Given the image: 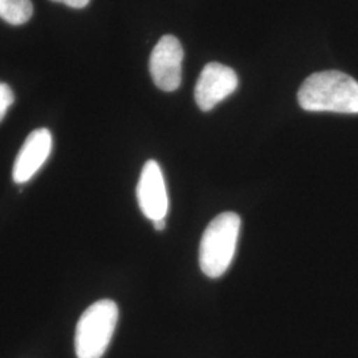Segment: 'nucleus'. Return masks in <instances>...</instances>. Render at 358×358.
Masks as SVG:
<instances>
[{
  "instance_id": "obj_1",
  "label": "nucleus",
  "mask_w": 358,
  "mask_h": 358,
  "mask_svg": "<svg viewBox=\"0 0 358 358\" xmlns=\"http://www.w3.org/2000/svg\"><path fill=\"white\" fill-rule=\"evenodd\" d=\"M297 100L308 112L358 115V83L340 71L316 72L303 83Z\"/></svg>"
},
{
  "instance_id": "obj_2",
  "label": "nucleus",
  "mask_w": 358,
  "mask_h": 358,
  "mask_svg": "<svg viewBox=\"0 0 358 358\" xmlns=\"http://www.w3.org/2000/svg\"><path fill=\"white\" fill-rule=\"evenodd\" d=\"M241 231V217L222 213L207 226L199 247V266L208 278L222 276L232 263Z\"/></svg>"
},
{
  "instance_id": "obj_3",
  "label": "nucleus",
  "mask_w": 358,
  "mask_h": 358,
  "mask_svg": "<svg viewBox=\"0 0 358 358\" xmlns=\"http://www.w3.org/2000/svg\"><path fill=\"white\" fill-rule=\"evenodd\" d=\"M118 307L113 300H99L77 322L75 349L77 358H101L115 334Z\"/></svg>"
},
{
  "instance_id": "obj_4",
  "label": "nucleus",
  "mask_w": 358,
  "mask_h": 358,
  "mask_svg": "<svg viewBox=\"0 0 358 358\" xmlns=\"http://www.w3.org/2000/svg\"><path fill=\"white\" fill-rule=\"evenodd\" d=\"M183 48L178 38L165 35L157 43L149 60V69L154 84L164 92H174L182 80Z\"/></svg>"
},
{
  "instance_id": "obj_5",
  "label": "nucleus",
  "mask_w": 358,
  "mask_h": 358,
  "mask_svg": "<svg viewBox=\"0 0 358 358\" xmlns=\"http://www.w3.org/2000/svg\"><path fill=\"white\" fill-rule=\"evenodd\" d=\"M236 88L238 76L234 69L220 63H208L196 81L194 97L199 109L208 112L227 99Z\"/></svg>"
},
{
  "instance_id": "obj_6",
  "label": "nucleus",
  "mask_w": 358,
  "mask_h": 358,
  "mask_svg": "<svg viewBox=\"0 0 358 358\" xmlns=\"http://www.w3.org/2000/svg\"><path fill=\"white\" fill-rule=\"evenodd\" d=\"M137 199L142 214L150 220L166 217L169 210L166 183L161 166L154 161H148L142 167L137 186Z\"/></svg>"
},
{
  "instance_id": "obj_7",
  "label": "nucleus",
  "mask_w": 358,
  "mask_h": 358,
  "mask_svg": "<svg viewBox=\"0 0 358 358\" xmlns=\"http://www.w3.org/2000/svg\"><path fill=\"white\" fill-rule=\"evenodd\" d=\"M52 134L48 129L34 130L23 143L13 164V178L16 183H26L47 162L52 152Z\"/></svg>"
},
{
  "instance_id": "obj_8",
  "label": "nucleus",
  "mask_w": 358,
  "mask_h": 358,
  "mask_svg": "<svg viewBox=\"0 0 358 358\" xmlns=\"http://www.w3.org/2000/svg\"><path fill=\"white\" fill-rule=\"evenodd\" d=\"M32 13L34 6L31 0H0V17L13 26L24 24Z\"/></svg>"
},
{
  "instance_id": "obj_9",
  "label": "nucleus",
  "mask_w": 358,
  "mask_h": 358,
  "mask_svg": "<svg viewBox=\"0 0 358 358\" xmlns=\"http://www.w3.org/2000/svg\"><path fill=\"white\" fill-rule=\"evenodd\" d=\"M13 101H15V94H13V90L7 84L0 81V122L7 115Z\"/></svg>"
},
{
  "instance_id": "obj_10",
  "label": "nucleus",
  "mask_w": 358,
  "mask_h": 358,
  "mask_svg": "<svg viewBox=\"0 0 358 358\" xmlns=\"http://www.w3.org/2000/svg\"><path fill=\"white\" fill-rule=\"evenodd\" d=\"M56 3H63L65 6L71 7V8H84L90 4V0H52Z\"/></svg>"
},
{
  "instance_id": "obj_11",
  "label": "nucleus",
  "mask_w": 358,
  "mask_h": 358,
  "mask_svg": "<svg viewBox=\"0 0 358 358\" xmlns=\"http://www.w3.org/2000/svg\"><path fill=\"white\" fill-rule=\"evenodd\" d=\"M154 229L157 231H164L166 227V222L165 219H159V220H154Z\"/></svg>"
}]
</instances>
